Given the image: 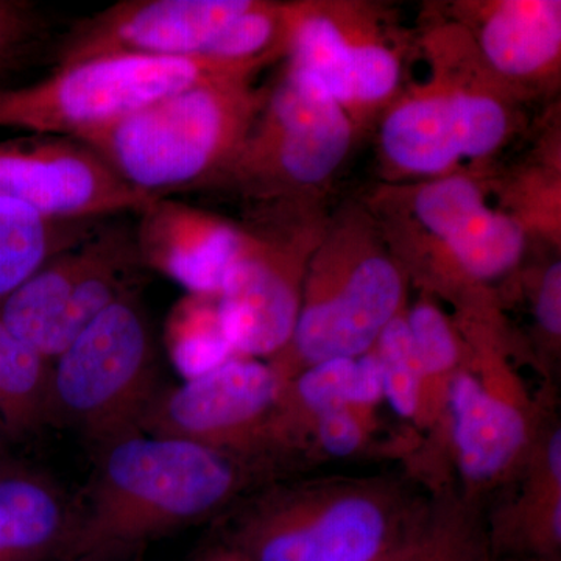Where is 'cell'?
<instances>
[{
	"label": "cell",
	"mask_w": 561,
	"mask_h": 561,
	"mask_svg": "<svg viewBox=\"0 0 561 561\" xmlns=\"http://www.w3.org/2000/svg\"><path fill=\"white\" fill-rule=\"evenodd\" d=\"M287 50V7L253 0L205 51V57L231 62H271Z\"/></svg>",
	"instance_id": "26"
},
{
	"label": "cell",
	"mask_w": 561,
	"mask_h": 561,
	"mask_svg": "<svg viewBox=\"0 0 561 561\" xmlns=\"http://www.w3.org/2000/svg\"><path fill=\"white\" fill-rule=\"evenodd\" d=\"M371 350L381 368L383 400L389 402L398 419L416 424L423 378L405 309L383 328Z\"/></svg>",
	"instance_id": "27"
},
{
	"label": "cell",
	"mask_w": 561,
	"mask_h": 561,
	"mask_svg": "<svg viewBox=\"0 0 561 561\" xmlns=\"http://www.w3.org/2000/svg\"><path fill=\"white\" fill-rule=\"evenodd\" d=\"M472 28L482 57L507 80L542 79L559 69V0L493 2L476 14Z\"/></svg>",
	"instance_id": "19"
},
{
	"label": "cell",
	"mask_w": 561,
	"mask_h": 561,
	"mask_svg": "<svg viewBox=\"0 0 561 561\" xmlns=\"http://www.w3.org/2000/svg\"><path fill=\"white\" fill-rule=\"evenodd\" d=\"M265 65L208 57L95 58L28 87L0 88V128L79 139L198 84L251 79Z\"/></svg>",
	"instance_id": "7"
},
{
	"label": "cell",
	"mask_w": 561,
	"mask_h": 561,
	"mask_svg": "<svg viewBox=\"0 0 561 561\" xmlns=\"http://www.w3.org/2000/svg\"><path fill=\"white\" fill-rule=\"evenodd\" d=\"M162 386L149 316L133 290L51 360L50 426L69 427L99 453L139 434Z\"/></svg>",
	"instance_id": "6"
},
{
	"label": "cell",
	"mask_w": 561,
	"mask_h": 561,
	"mask_svg": "<svg viewBox=\"0 0 561 561\" xmlns=\"http://www.w3.org/2000/svg\"><path fill=\"white\" fill-rule=\"evenodd\" d=\"M280 386L267 360L234 356L179 386H162L140 432L197 443L290 474L272 437Z\"/></svg>",
	"instance_id": "10"
},
{
	"label": "cell",
	"mask_w": 561,
	"mask_h": 561,
	"mask_svg": "<svg viewBox=\"0 0 561 561\" xmlns=\"http://www.w3.org/2000/svg\"><path fill=\"white\" fill-rule=\"evenodd\" d=\"M316 239L283 220L245 230L219 295L221 327L236 356L268 360L290 341Z\"/></svg>",
	"instance_id": "11"
},
{
	"label": "cell",
	"mask_w": 561,
	"mask_h": 561,
	"mask_svg": "<svg viewBox=\"0 0 561 561\" xmlns=\"http://www.w3.org/2000/svg\"><path fill=\"white\" fill-rule=\"evenodd\" d=\"M430 491V508L404 561H494L485 505L461 496L453 481Z\"/></svg>",
	"instance_id": "23"
},
{
	"label": "cell",
	"mask_w": 561,
	"mask_h": 561,
	"mask_svg": "<svg viewBox=\"0 0 561 561\" xmlns=\"http://www.w3.org/2000/svg\"><path fill=\"white\" fill-rule=\"evenodd\" d=\"M253 0H125L77 22L54 50L55 70L117 55L205 57Z\"/></svg>",
	"instance_id": "13"
},
{
	"label": "cell",
	"mask_w": 561,
	"mask_h": 561,
	"mask_svg": "<svg viewBox=\"0 0 561 561\" xmlns=\"http://www.w3.org/2000/svg\"><path fill=\"white\" fill-rule=\"evenodd\" d=\"M405 553H408V552H405ZM404 559H405V556H404V557H402V559H401V560H398V561H404Z\"/></svg>",
	"instance_id": "34"
},
{
	"label": "cell",
	"mask_w": 561,
	"mask_h": 561,
	"mask_svg": "<svg viewBox=\"0 0 561 561\" xmlns=\"http://www.w3.org/2000/svg\"><path fill=\"white\" fill-rule=\"evenodd\" d=\"M136 214V247L146 271L168 276L192 295L217 297L245 230L172 197L153 198Z\"/></svg>",
	"instance_id": "17"
},
{
	"label": "cell",
	"mask_w": 561,
	"mask_h": 561,
	"mask_svg": "<svg viewBox=\"0 0 561 561\" xmlns=\"http://www.w3.org/2000/svg\"><path fill=\"white\" fill-rule=\"evenodd\" d=\"M457 327L468 353L449 393L446 448L461 496L489 508L493 494H504L523 474L551 412L512 367L496 324Z\"/></svg>",
	"instance_id": "5"
},
{
	"label": "cell",
	"mask_w": 561,
	"mask_h": 561,
	"mask_svg": "<svg viewBox=\"0 0 561 561\" xmlns=\"http://www.w3.org/2000/svg\"><path fill=\"white\" fill-rule=\"evenodd\" d=\"M49 22L27 0H0V77L39 57L50 38Z\"/></svg>",
	"instance_id": "29"
},
{
	"label": "cell",
	"mask_w": 561,
	"mask_h": 561,
	"mask_svg": "<svg viewBox=\"0 0 561 561\" xmlns=\"http://www.w3.org/2000/svg\"><path fill=\"white\" fill-rule=\"evenodd\" d=\"M287 51L289 68L316 80L351 121L386 102L400 83L397 54L368 21L354 18L353 7H287Z\"/></svg>",
	"instance_id": "15"
},
{
	"label": "cell",
	"mask_w": 561,
	"mask_h": 561,
	"mask_svg": "<svg viewBox=\"0 0 561 561\" xmlns=\"http://www.w3.org/2000/svg\"><path fill=\"white\" fill-rule=\"evenodd\" d=\"M194 561H250L238 549L232 548L228 542L216 538V541L206 546Z\"/></svg>",
	"instance_id": "31"
},
{
	"label": "cell",
	"mask_w": 561,
	"mask_h": 561,
	"mask_svg": "<svg viewBox=\"0 0 561 561\" xmlns=\"http://www.w3.org/2000/svg\"><path fill=\"white\" fill-rule=\"evenodd\" d=\"M51 360L0 320V420L14 437L50 426Z\"/></svg>",
	"instance_id": "24"
},
{
	"label": "cell",
	"mask_w": 561,
	"mask_h": 561,
	"mask_svg": "<svg viewBox=\"0 0 561 561\" xmlns=\"http://www.w3.org/2000/svg\"><path fill=\"white\" fill-rule=\"evenodd\" d=\"M430 504L408 472L287 476L221 515L217 538L250 561H398Z\"/></svg>",
	"instance_id": "2"
},
{
	"label": "cell",
	"mask_w": 561,
	"mask_h": 561,
	"mask_svg": "<svg viewBox=\"0 0 561 561\" xmlns=\"http://www.w3.org/2000/svg\"><path fill=\"white\" fill-rule=\"evenodd\" d=\"M90 482L70 504L54 561H114L151 541L219 519L286 472L197 443L139 434L92 454Z\"/></svg>",
	"instance_id": "1"
},
{
	"label": "cell",
	"mask_w": 561,
	"mask_h": 561,
	"mask_svg": "<svg viewBox=\"0 0 561 561\" xmlns=\"http://www.w3.org/2000/svg\"><path fill=\"white\" fill-rule=\"evenodd\" d=\"M518 494L486 511L494 561H561V430L546 421L523 474Z\"/></svg>",
	"instance_id": "18"
},
{
	"label": "cell",
	"mask_w": 561,
	"mask_h": 561,
	"mask_svg": "<svg viewBox=\"0 0 561 561\" xmlns=\"http://www.w3.org/2000/svg\"><path fill=\"white\" fill-rule=\"evenodd\" d=\"M405 320L423 378L415 426L430 432L431 442L445 443L449 393L467 359L468 345L456 321L448 319L430 295L424 294L411 309L405 308Z\"/></svg>",
	"instance_id": "21"
},
{
	"label": "cell",
	"mask_w": 561,
	"mask_h": 561,
	"mask_svg": "<svg viewBox=\"0 0 561 561\" xmlns=\"http://www.w3.org/2000/svg\"><path fill=\"white\" fill-rule=\"evenodd\" d=\"M164 337L184 379L197 378L236 356L221 327L216 297L187 295L169 316Z\"/></svg>",
	"instance_id": "25"
},
{
	"label": "cell",
	"mask_w": 561,
	"mask_h": 561,
	"mask_svg": "<svg viewBox=\"0 0 561 561\" xmlns=\"http://www.w3.org/2000/svg\"><path fill=\"white\" fill-rule=\"evenodd\" d=\"M376 430V411L343 405L313 421L306 438V461L354 459L367 453Z\"/></svg>",
	"instance_id": "28"
},
{
	"label": "cell",
	"mask_w": 561,
	"mask_h": 561,
	"mask_svg": "<svg viewBox=\"0 0 561 561\" xmlns=\"http://www.w3.org/2000/svg\"><path fill=\"white\" fill-rule=\"evenodd\" d=\"M114 561H142V559H140V556H138V557H131V559L114 560Z\"/></svg>",
	"instance_id": "33"
},
{
	"label": "cell",
	"mask_w": 561,
	"mask_h": 561,
	"mask_svg": "<svg viewBox=\"0 0 561 561\" xmlns=\"http://www.w3.org/2000/svg\"><path fill=\"white\" fill-rule=\"evenodd\" d=\"M110 219L0 302V320L46 359L60 356L113 302L139 290L146 267L135 228Z\"/></svg>",
	"instance_id": "9"
},
{
	"label": "cell",
	"mask_w": 561,
	"mask_h": 561,
	"mask_svg": "<svg viewBox=\"0 0 561 561\" xmlns=\"http://www.w3.org/2000/svg\"><path fill=\"white\" fill-rule=\"evenodd\" d=\"M267 94L250 79L209 81L76 140L136 191L171 197L203 190L230 165Z\"/></svg>",
	"instance_id": "3"
},
{
	"label": "cell",
	"mask_w": 561,
	"mask_h": 561,
	"mask_svg": "<svg viewBox=\"0 0 561 561\" xmlns=\"http://www.w3.org/2000/svg\"><path fill=\"white\" fill-rule=\"evenodd\" d=\"M153 198L79 140L33 135L0 142V201L61 219H108L139 213Z\"/></svg>",
	"instance_id": "12"
},
{
	"label": "cell",
	"mask_w": 561,
	"mask_h": 561,
	"mask_svg": "<svg viewBox=\"0 0 561 561\" xmlns=\"http://www.w3.org/2000/svg\"><path fill=\"white\" fill-rule=\"evenodd\" d=\"M412 209L468 279H500L522 261L526 249L522 224L491 209L479 184L468 176L423 184L413 194Z\"/></svg>",
	"instance_id": "16"
},
{
	"label": "cell",
	"mask_w": 561,
	"mask_h": 561,
	"mask_svg": "<svg viewBox=\"0 0 561 561\" xmlns=\"http://www.w3.org/2000/svg\"><path fill=\"white\" fill-rule=\"evenodd\" d=\"M72 500L46 472L0 465V561H54Z\"/></svg>",
	"instance_id": "20"
},
{
	"label": "cell",
	"mask_w": 561,
	"mask_h": 561,
	"mask_svg": "<svg viewBox=\"0 0 561 561\" xmlns=\"http://www.w3.org/2000/svg\"><path fill=\"white\" fill-rule=\"evenodd\" d=\"M9 434L5 426H3L2 420H0V465L5 463V457H3V437Z\"/></svg>",
	"instance_id": "32"
},
{
	"label": "cell",
	"mask_w": 561,
	"mask_h": 561,
	"mask_svg": "<svg viewBox=\"0 0 561 561\" xmlns=\"http://www.w3.org/2000/svg\"><path fill=\"white\" fill-rule=\"evenodd\" d=\"M535 321L549 353H559L561 337V264L553 261L541 276L535 298Z\"/></svg>",
	"instance_id": "30"
},
{
	"label": "cell",
	"mask_w": 561,
	"mask_h": 561,
	"mask_svg": "<svg viewBox=\"0 0 561 561\" xmlns=\"http://www.w3.org/2000/svg\"><path fill=\"white\" fill-rule=\"evenodd\" d=\"M105 220L61 219L22 203L0 201V302Z\"/></svg>",
	"instance_id": "22"
},
{
	"label": "cell",
	"mask_w": 561,
	"mask_h": 561,
	"mask_svg": "<svg viewBox=\"0 0 561 561\" xmlns=\"http://www.w3.org/2000/svg\"><path fill=\"white\" fill-rule=\"evenodd\" d=\"M405 291V272L370 221L339 220L309 257L297 324L268 365L284 383L320 362L357 359L404 311Z\"/></svg>",
	"instance_id": "4"
},
{
	"label": "cell",
	"mask_w": 561,
	"mask_h": 561,
	"mask_svg": "<svg viewBox=\"0 0 561 561\" xmlns=\"http://www.w3.org/2000/svg\"><path fill=\"white\" fill-rule=\"evenodd\" d=\"M511 128L504 103L489 92L432 87L397 103L382 122L381 146L393 168L442 175L461 158L500 149Z\"/></svg>",
	"instance_id": "14"
},
{
	"label": "cell",
	"mask_w": 561,
	"mask_h": 561,
	"mask_svg": "<svg viewBox=\"0 0 561 561\" xmlns=\"http://www.w3.org/2000/svg\"><path fill=\"white\" fill-rule=\"evenodd\" d=\"M353 131L341 103L311 77L289 68L268 91L242 149L206 187H236L264 202L290 201L334 175Z\"/></svg>",
	"instance_id": "8"
}]
</instances>
